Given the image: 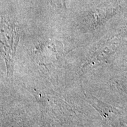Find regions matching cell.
<instances>
[{
  "label": "cell",
  "instance_id": "cell-1",
  "mask_svg": "<svg viewBox=\"0 0 127 127\" xmlns=\"http://www.w3.org/2000/svg\"><path fill=\"white\" fill-rule=\"evenodd\" d=\"M66 0H50V2L52 5L58 8H66Z\"/></svg>",
  "mask_w": 127,
  "mask_h": 127
}]
</instances>
